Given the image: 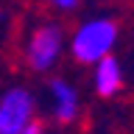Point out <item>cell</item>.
I'll return each instance as SVG.
<instances>
[{"label":"cell","instance_id":"obj_1","mask_svg":"<svg viewBox=\"0 0 134 134\" xmlns=\"http://www.w3.org/2000/svg\"><path fill=\"white\" fill-rule=\"evenodd\" d=\"M117 39H120V25L115 17H90L75 25L67 48L78 64L95 67L98 62L115 56Z\"/></svg>","mask_w":134,"mask_h":134},{"label":"cell","instance_id":"obj_2","mask_svg":"<svg viewBox=\"0 0 134 134\" xmlns=\"http://www.w3.org/2000/svg\"><path fill=\"white\" fill-rule=\"evenodd\" d=\"M67 48V34L64 28L53 20L36 25L31 34H28V42H25V67L31 73H50L53 67L59 64V59L64 56Z\"/></svg>","mask_w":134,"mask_h":134},{"label":"cell","instance_id":"obj_3","mask_svg":"<svg viewBox=\"0 0 134 134\" xmlns=\"http://www.w3.org/2000/svg\"><path fill=\"white\" fill-rule=\"evenodd\" d=\"M36 123V98L28 87H8L0 95V134H23Z\"/></svg>","mask_w":134,"mask_h":134},{"label":"cell","instance_id":"obj_4","mask_svg":"<svg viewBox=\"0 0 134 134\" xmlns=\"http://www.w3.org/2000/svg\"><path fill=\"white\" fill-rule=\"evenodd\" d=\"M48 98H50V117L59 126H70L78 120L81 98H78V90L67 78H59V75L48 78Z\"/></svg>","mask_w":134,"mask_h":134},{"label":"cell","instance_id":"obj_5","mask_svg":"<svg viewBox=\"0 0 134 134\" xmlns=\"http://www.w3.org/2000/svg\"><path fill=\"white\" fill-rule=\"evenodd\" d=\"M123 84H126V73H123V62L117 56H109L92 67V90L98 92L100 98L120 95Z\"/></svg>","mask_w":134,"mask_h":134},{"label":"cell","instance_id":"obj_6","mask_svg":"<svg viewBox=\"0 0 134 134\" xmlns=\"http://www.w3.org/2000/svg\"><path fill=\"white\" fill-rule=\"evenodd\" d=\"M78 3L81 0H48V6H53L56 11H73V8H78Z\"/></svg>","mask_w":134,"mask_h":134},{"label":"cell","instance_id":"obj_7","mask_svg":"<svg viewBox=\"0 0 134 134\" xmlns=\"http://www.w3.org/2000/svg\"><path fill=\"white\" fill-rule=\"evenodd\" d=\"M23 134H48V131L42 129V123H34V126H28V129H25Z\"/></svg>","mask_w":134,"mask_h":134}]
</instances>
